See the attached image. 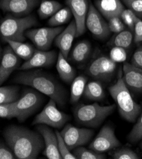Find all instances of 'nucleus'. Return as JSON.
Returning a JSON list of instances; mask_svg holds the SVG:
<instances>
[{
	"label": "nucleus",
	"mask_w": 142,
	"mask_h": 159,
	"mask_svg": "<svg viewBox=\"0 0 142 159\" xmlns=\"http://www.w3.org/2000/svg\"><path fill=\"white\" fill-rule=\"evenodd\" d=\"M3 134L8 146L19 159H35L45 148L42 134L25 127L10 125Z\"/></svg>",
	"instance_id": "nucleus-1"
},
{
	"label": "nucleus",
	"mask_w": 142,
	"mask_h": 159,
	"mask_svg": "<svg viewBox=\"0 0 142 159\" xmlns=\"http://www.w3.org/2000/svg\"><path fill=\"white\" fill-rule=\"evenodd\" d=\"M13 81L15 83L33 87L54 100L61 107L66 104V90L53 77L42 70H23L15 76Z\"/></svg>",
	"instance_id": "nucleus-2"
},
{
	"label": "nucleus",
	"mask_w": 142,
	"mask_h": 159,
	"mask_svg": "<svg viewBox=\"0 0 142 159\" xmlns=\"http://www.w3.org/2000/svg\"><path fill=\"white\" fill-rule=\"evenodd\" d=\"M109 92L116 103L120 116L130 122H135L141 107L133 99L130 89L120 75L116 83L109 88Z\"/></svg>",
	"instance_id": "nucleus-3"
},
{
	"label": "nucleus",
	"mask_w": 142,
	"mask_h": 159,
	"mask_svg": "<svg viewBox=\"0 0 142 159\" xmlns=\"http://www.w3.org/2000/svg\"><path fill=\"white\" fill-rule=\"evenodd\" d=\"M116 107L115 104L101 106L98 103L91 105H78L74 110L76 122L81 125L98 128L105 119L112 114Z\"/></svg>",
	"instance_id": "nucleus-4"
},
{
	"label": "nucleus",
	"mask_w": 142,
	"mask_h": 159,
	"mask_svg": "<svg viewBox=\"0 0 142 159\" xmlns=\"http://www.w3.org/2000/svg\"><path fill=\"white\" fill-rule=\"evenodd\" d=\"M38 24L37 18L33 15L25 17H15L8 15L2 20L0 32L3 39L24 42L26 40V32L31 27Z\"/></svg>",
	"instance_id": "nucleus-5"
},
{
	"label": "nucleus",
	"mask_w": 142,
	"mask_h": 159,
	"mask_svg": "<svg viewBox=\"0 0 142 159\" xmlns=\"http://www.w3.org/2000/svg\"><path fill=\"white\" fill-rule=\"evenodd\" d=\"M56 102L50 99L42 112L33 120L32 125L45 124L52 128L60 129L70 120V117L59 110Z\"/></svg>",
	"instance_id": "nucleus-6"
},
{
	"label": "nucleus",
	"mask_w": 142,
	"mask_h": 159,
	"mask_svg": "<svg viewBox=\"0 0 142 159\" xmlns=\"http://www.w3.org/2000/svg\"><path fill=\"white\" fill-rule=\"evenodd\" d=\"M42 95L31 89L24 91L22 97L16 102L17 120L20 122L25 121L33 115L43 103Z\"/></svg>",
	"instance_id": "nucleus-7"
},
{
	"label": "nucleus",
	"mask_w": 142,
	"mask_h": 159,
	"mask_svg": "<svg viewBox=\"0 0 142 159\" xmlns=\"http://www.w3.org/2000/svg\"><path fill=\"white\" fill-rule=\"evenodd\" d=\"M116 67V63L110 57L100 55L89 63L86 72L90 77L96 81L107 82L113 77Z\"/></svg>",
	"instance_id": "nucleus-8"
},
{
	"label": "nucleus",
	"mask_w": 142,
	"mask_h": 159,
	"mask_svg": "<svg viewBox=\"0 0 142 159\" xmlns=\"http://www.w3.org/2000/svg\"><path fill=\"white\" fill-rule=\"evenodd\" d=\"M64 29L63 27H43L39 29H28L25 33L37 48V49L47 51L56 37Z\"/></svg>",
	"instance_id": "nucleus-9"
},
{
	"label": "nucleus",
	"mask_w": 142,
	"mask_h": 159,
	"mask_svg": "<svg viewBox=\"0 0 142 159\" xmlns=\"http://www.w3.org/2000/svg\"><path fill=\"white\" fill-rule=\"evenodd\" d=\"M70 150L87 144L94 135L92 129L79 128L68 124L60 132Z\"/></svg>",
	"instance_id": "nucleus-10"
},
{
	"label": "nucleus",
	"mask_w": 142,
	"mask_h": 159,
	"mask_svg": "<svg viewBox=\"0 0 142 159\" xmlns=\"http://www.w3.org/2000/svg\"><path fill=\"white\" fill-rule=\"evenodd\" d=\"M86 27L94 36L100 39L107 38L110 34L108 23L92 4L89 5L86 19Z\"/></svg>",
	"instance_id": "nucleus-11"
},
{
	"label": "nucleus",
	"mask_w": 142,
	"mask_h": 159,
	"mask_svg": "<svg viewBox=\"0 0 142 159\" xmlns=\"http://www.w3.org/2000/svg\"><path fill=\"white\" fill-rule=\"evenodd\" d=\"M120 146V141L111 126L105 125L89 145V148L103 153Z\"/></svg>",
	"instance_id": "nucleus-12"
},
{
	"label": "nucleus",
	"mask_w": 142,
	"mask_h": 159,
	"mask_svg": "<svg viewBox=\"0 0 142 159\" xmlns=\"http://www.w3.org/2000/svg\"><path fill=\"white\" fill-rule=\"evenodd\" d=\"M39 3L40 0H1L0 7L4 12L22 17L29 15Z\"/></svg>",
	"instance_id": "nucleus-13"
},
{
	"label": "nucleus",
	"mask_w": 142,
	"mask_h": 159,
	"mask_svg": "<svg viewBox=\"0 0 142 159\" xmlns=\"http://www.w3.org/2000/svg\"><path fill=\"white\" fill-rule=\"evenodd\" d=\"M66 4L71 10L76 25V37L86 31V19L89 5L88 0H66Z\"/></svg>",
	"instance_id": "nucleus-14"
},
{
	"label": "nucleus",
	"mask_w": 142,
	"mask_h": 159,
	"mask_svg": "<svg viewBox=\"0 0 142 159\" xmlns=\"http://www.w3.org/2000/svg\"><path fill=\"white\" fill-rule=\"evenodd\" d=\"M37 130L44 140L45 149L43 154L49 159H62L58 148V140L56 132L49 128V125L38 124Z\"/></svg>",
	"instance_id": "nucleus-15"
},
{
	"label": "nucleus",
	"mask_w": 142,
	"mask_h": 159,
	"mask_svg": "<svg viewBox=\"0 0 142 159\" xmlns=\"http://www.w3.org/2000/svg\"><path fill=\"white\" fill-rule=\"evenodd\" d=\"M57 57L56 51H42L37 49L32 57L23 63L19 69L27 70L39 67H49L54 64Z\"/></svg>",
	"instance_id": "nucleus-16"
},
{
	"label": "nucleus",
	"mask_w": 142,
	"mask_h": 159,
	"mask_svg": "<svg viewBox=\"0 0 142 159\" xmlns=\"http://www.w3.org/2000/svg\"><path fill=\"white\" fill-rule=\"evenodd\" d=\"M21 63V58L9 45L7 46L3 50L0 65V84H2L14 70L19 69Z\"/></svg>",
	"instance_id": "nucleus-17"
},
{
	"label": "nucleus",
	"mask_w": 142,
	"mask_h": 159,
	"mask_svg": "<svg viewBox=\"0 0 142 159\" xmlns=\"http://www.w3.org/2000/svg\"><path fill=\"white\" fill-rule=\"evenodd\" d=\"M122 71L123 81L128 89L135 93H142V70L124 62Z\"/></svg>",
	"instance_id": "nucleus-18"
},
{
	"label": "nucleus",
	"mask_w": 142,
	"mask_h": 159,
	"mask_svg": "<svg viewBox=\"0 0 142 159\" xmlns=\"http://www.w3.org/2000/svg\"><path fill=\"white\" fill-rule=\"evenodd\" d=\"M76 25L75 20L63 30L55 39V44L67 59L72 46L73 39L76 37Z\"/></svg>",
	"instance_id": "nucleus-19"
},
{
	"label": "nucleus",
	"mask_w": 142,
	"mask_h": 159,
	"mask_svg": "<svg viewBox=\"0 0 142 159\" xmlns=\"http://www.w3.org/2000/svg\"><path fill=\"white\" fill-rule=\"evenodd\" d=\"M94 3L98 11L108 20L120 17L125 9L120 0H95Z\"/></svg>",
	"instance_id": "nucleus-20"
},
{
	"label": "nucleus",
	"mask_w": 142,
	"mask_h": 159,
	"mask_svg": "<svg viewBox=\"0 0 142 159\" xmlns=\"http://www.w3.org/2000/svg\"><path fill=\"white\" fill-rule=\"evenodd\" d=\"M56 69L61 79L63 81L66 83L73 82L75 78L76 71L61 52L58 53Z\"/></svg>",
	"instance_id": "nucleus-21"
},
{
	"label": "nucleus",
	"mask_w": 142,
	"mask_h": 159,
	"mask_svg": "<svg viewBox=\"0 0 142 159\" xmlns=\"http://www.w3.org/2000/svg\"><path fill=\"white\" fill-rule=\"evenodd\" d=\"M3 40L8 43L13 52L21 58L24 59L26 61L32 57L36 51L33 46L29 43L13 41L8 39H3Z\"/></svg>",
	"instance_id": "nucleus-22"
},
{
	"label": "nucleus",
	"mask_w": 142,
	"mask_h": 159,
	"mask_svg": "<svg viewBox=\"0 0 142 159\" xmlns=\"http://www.w3.org/2000/svg\"><path fill=\"white\" fill-rule=\"evenodd\" d=\"M91 53V44L88 41H81L76 43L71 53V59L75 63H83L89 57Z\"/></svg>",
	"instance_id": "nucleus-23"
},
{
	"label": "nucleus",
	"mask_w": 142,
	"mask_h": 159,
	"mask_svg": "<svg viewBox=\"0 0 142 159\" xmlns=\"http://www.w3.org/2000/svg\"><path fill=\"white\" fill-rule=\"evenodd\" d=\"M84 96L86 98L93 101H100L105 98V91L99 81L88 83L84 92Z\"/></svg>",
	"instance_id": "nucleus-24"
},
{
	"label": "nucleus",
	"mask_w": 142,
	"mask_h": 159,
	"mask_svg": "<svg viewBox=\"0 0 142 159\" xmlns=\"http://www.w3.org/2000/svg\"><path fill=\"white\" fill-rule=\"evenodd\" d=\"M87 81V78L84 75H79L75 78L71 87L70 102L71 103H76L80 100L84 94Z\"/></svg>",
	"instance_id": "nucleus-25"
},
{
	"label": "nucleus",
	"mask_w": 142,
	"mask_h": 159,
	"mask_svg": "<svg viewBox=\"0 0 142 159\" xmlns=\"http://www.w3.org/2000/svg\"><path fill=\"white\" fill-rule=\"evenodd\" d=\"M61 8L62 5L58 2L54 0H43L38 10V13L41 19H45L51 17Z\"/></svg>",
	"instance_id": "nucleus-26"
},
{
	"label": "nucleus",
	"mask_w": 142,
	"mask_h": 159,
	"mask_svg": "<svg viewBox=\"0 0 142 159\" xmlns=\"http://www.w3.org/2000/svg\"><path fill=\"white\" fill-rule=\"evenodd\" d=\"M19 88L16 86H2L0 88V104L10 103L19 99Z\"/></svg>",
	"instance_id": "nucleus-27"
},
{
	"label": "nucleus",
	"mask_w": 142,
	"mask_h": 159,
	"mask_svg": "<svg viewBox=\"0 0 142 159\" xmlns=\"http://www.w3.org/2000/svg\"><path fill=\"white\" fill-rule=\"evenodd\" d=\"M134 35L131 30H124L119 33L115 34L110 40V44L114 46L128 48L131 46Z\"/></svg>",
	"instance_id": "nucleus-28"
},
{
	"label": "nucleus",
	"mask_w": 142,
	"mask_h": 159,
	"mask_svg": "<svg viewBox=\"0 0 142 159\" xmlns=\"http://www.w3.org/2000/svg\"><path fill=\"white\" fill-rule=\"evenodd\" d=\"M72 15V12L69 7L61 8L50 18L48 24L51 27H58L67 23L71 19Z\"/></svg>",
	"instance_id": "nucleus-29"
},
{
	"label": "nucleus",
	"mask_w": 142,
	"mask_h": 159,
	"mask_svg": "<svg viewBox=\"0 0 142 159\" xmlns=\"http://www.w3.org/2000/svg\"><path fill=\"white\" fill-rule=\"evenodd\" d=\"M73 153L79 159H105L106 155L91 149L78 147L73 150Z\"/></svg>",
	"instance_id": "nucleus-30"
},
{
	"label": "nucleus",
	"mask_w": 142,
	"mask_h": 159,
	"mask_svg": "<svg viewBox=\"0 0 142 159\" xmlns=\"http://www.w3.org/2000/svg\"><path fill=\"white\" fill-rule=\"evenodd\" d=\"M0 117L7 119L17 118L16 102L10 103L0 104Z\"/></svg>",
	"instance_id": "nucleus-31"
},
{
	"label": "nucleus",
	"mask_w": 142,
	"mask_h": 159,
	"mask_svg": "<svg viewBox=\"0 0 142 159\" xmlns=\"http://www.w3.org/2000/svg\"><path fill=\"white\" fill-rule=\"evenodd\" d=\"M127 138L131 143H135L142 139V112Z\"/></svg>",
	"instance_id": "nucleus-32"
},
{
	"label": "nucleus",
	"mask_w": 142,
	"mask_h": 159,
	"mask_svg": "<svg viewBox=\"0 0 142 159\" xmlns=\"http://www.w3.org/2000/svg\"><path fill=\"white\" fill-rule=\"evenodd\" d=\"M56 133L58 140V148L62 158L63 159H76V157L73 153H71L70 150L66 145L65 140L63 139L60 134V132L57 131Z\"/></svg>",
	"instance_id": "nucleus-33"
},
{
	"label": "nucleus",
	"mask_w": 142,
	"mask_h": 159,
	"mask_svg": "<svg viewBox=\"0 0 142 159\" xmlns=\"http://www.w3.org/2000/svg\"><path fill=\"white\" fill-rule=\"evenodd\" d=\"M120 17L126 26H128L131 30H134L137 16L131 10L124 9L120 14Z\"/></svg>",
	"instance_id": "nucleus-34"
},
{
	"label": "nucleus",
	"mask_w": 142,
	"mask_h": 159,
	"mask_svg": "<svg viewBox=\"0 0 142 159\" xmlns=\"http://www.w3.org/2000/svg\"><path fill=\"white\" fill-rule=\"evenodd\" d=\"M114 159H139L140 157L136 152L129 148H122L112 154Z\"/></svg>",
	"instance_id": "nucleus-35"
},
{
	"label": "nucleus",
	"mask_w": 142,
	"mask_h": 159,
	"mask_svg": "<svg viewBox=\"0 0 142 159\" xmlns=\"http://www.w3.org/2000/svg\"><path fill=\"white\" fill-rule=\"evenodd\" d=\"M110 58L115 63L124 62L127 59V52L123 48L114 46L110 52Z\"/></svg>",
	"instance_id": "nucleus-36"
},
{
	"label": "nucleus",
	"mask_w": 142,
	"mask_h": 159,
	"mask_svg": "<svg viewBox=\"0 0 142 159\" xmlns=\"http://www.w3.org/2000/svg\"><path fill=\"white\" fill-rule=\"evenodd\" d=\"M124 5L142 19V0H122Z\"/></svg>",
	"instance_id": "nucleus-37"
},
{
	"label": "nucleus",
	"mask_w": 142,
	"mask_h": 159,
	"mask_svg": "<svg viewBox=\"0 0 142 159\" xmlns=\"http://www.w3.org/2000/svg\"><path fill=\"white\" fill-rule=\"evenodd\" d=\"M108 27L110 32L115 34L120 33L124 30V24L120 17H115L108 20Z\"/></svg>",
	"instance_id": "nucleus-38"
},
{
	"label": "nucleus",
	"mask_w": 142,
	"mask_h": 159,
	"mask_svg": "<svg viewBox=\"0 0 142 159\" xmlns=\"http://www.w3.org/2000/svg\"><path fill=\"white\" fill-rule=\"evenodd\" d=\"M134 41L135 43L142 42V20L137 17L134 28Z\"/></svg>",
	"instance_id": "nucleus-39"
},
{
	"label": "nucleus",
	"mask_w": 142,
	"mask_h": 159,
	"mask_svg": "<svg viewBox=\"0 0 142 159\" xmlns=\"http://www.w3.org/2000/svg\"><path fill=\"white\" fill-rule=\"evenodd\" d=\"M131 64L142 70V46L138 47L135 52L131 59Z\"/></svg>",
	"instance_id": "nucleus-40"
},
{
	"label": "nucleus",
	"mask_w": 142,
	"mask_h": 159,
	"mask_svg": "<svg viewBox=\"0 0 142 159\" xmlns=\"http://www.w3.org/2000/svg\"><path fill=\"white\" fill-rule=\"evenodd\" d=\"M13 151L10 150L2 142L0 145V158L1 159H14L16 158Z\"/></svg>",
	"instance_id": "nucleus-41"
},
{
	"label": "nucleus",
	"mask_w": 142,
	"mask_h": 159,
	"mask_svg": "<svg viewBox=\"0 0 142 159\" xmlns=\"http://www.w3.org/2000/svg\"><path fill=\"white\" fill-rule=\"evenodd\" d=\"M140 147H141V148L142 149V142L141 143V144H140Z\"/></svg>",
	"instance_id": "nucleus-42"
}]
</instances>
